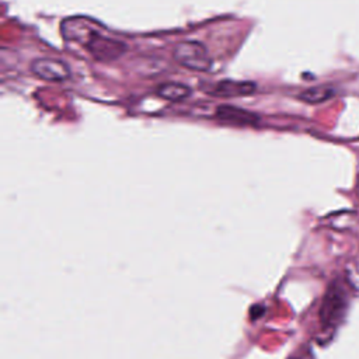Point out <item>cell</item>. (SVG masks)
<instances>
[{
	"label": "cell",
	"mask_w": 359,
	"mask_h": 359,
	"mask_svg": "<svg viewBox=\"0 0 359 359\" xmlns=\"http://www.w3.org/2000/svg\"><path fill=\"white\" fill-rule=\"evenodd\" d=\"M60 28L66 41L79 42L95 60L112 62L119 59L128 50L125 42L101 34L83 17L66 18Z\"/></svg>",
	"instance_id": "obj_1"
},
{
	"label": "cell",
	"mask_w": 359,
	"mask_h": 359,
	"mask_svg": "<svg viewBox=\"0 0 359 359\" xmlns=\"http://www.w3.org/2000/svg\"><path fill=\"white\" fill-rule=\"evenodd\" d=\"M348 310V294L341 282H332L320 306V324L323 330H334L344 320Z\"/></svg>",
	"instance_id": "obj_2"
},
{
	"label": "cell",
	"mask_w": 359,
	"mask_h": 359,
	"mask_svg": "<svg viewBox=\"0 0 359 359\" xmlns=\"http://www.w3.org/2000/svg\"><path fill=\"white\" fill-rule=\"evenodd\" d=\"M172 57L181 66L194 72H208L213 66V59L208 48L198 41H182L172 49Z\"/></svg>",
	"instance_id": "obj_3"
},
{
	"label": "cell",
	"mask_w": 359,
	"mask_h": 359,
	"mask_svg": "<svg viewBox=\"0 0 359 359\" xmlns=\"http://www.w3.org/2000/svg\"><path fill=\"white\" fill-rule=\"evenodd\" d=\"M31 72L46 81H66L70 79V66L57 57L39 56L31 62Z\"/></svg>",
	"instance_id": "obj_4"
},
{
	"label": "cell",
	"mask_w": 359,
	"mask_h": 359,
	"mask_svg": "<svg viewBox=\"0 0 359 359\" xmlns=\"http://www.w3.org/2000/svg\"><path fill=\"white\" fill-rule=\"evenodd\" d=\"M215 116L217 121L234 126H255L259 122V116L255 112L226 104L216 108Z\"/></svg>",
	"instance_id": "obj_5"
},
{
	"label": "cell",
	"mask_w": 359,
	"mask_h": 359,
	"mask_svg": "<svg viewBox=\"0 0 359 359\" xmlns=\"http://www.w3.org/2000/svg\"><path fill=\"white\" fill-rule=\"evenodd\" d=\"M255 91H257V84L254 81L224 79L217 81L212 87L209 94L220 98H233V97L250 95V94H254Z\"/></svg>",
	"instance_id": "obj_6"
},
{
	"label": "cell",
	"mask_w": 359,
	"mask_h": 359,
	"mask_svg": "<svg viewBox=\"0 0 359 359\" xmlns=\"http://www.w3.org/2000/svg\"><path fill=\"white\" fill-rule=\"evenodd\" d=\"M156 94L163 100H167L171 102H180L187 100L192 94V88L184 83L167 81L156 87Z\"/></svg>",
	"instance_id": "obj_7"
},
{
	"label": "cell",
	"mask_w": 359,
	"mask_h": 359,
	"mask_svg": "<svg viewBox=\"0 0 359 359\" xmlns=\"http://www.w3.org/2000/svg\"><path fill=\"white\" fill-rule=\"evenodd\" d=\"M335 95V88L332 86H327V84H320V86H314L310 88L303 90L297 97L309 104H320L324 102L330 98H332Z\"/></svg>",
	"instance_id": "obj_8"
}]
</instances>
